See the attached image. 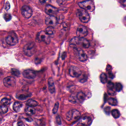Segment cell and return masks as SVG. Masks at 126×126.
Returning a JSON list of instances; mask_svg holds the SVG:
<instances>
[{
  "label": "cell",
  "instance_id": "6",
  "mask_svg": "<svg viewBox=\"0 0 126 126\" xmlns=\"http://www.w3.org/2000/svg\"><path fill=\"white\" fill-rule=\"evenodd\" d=\"M36 49L35 45L33 43L26 44L23 48L24 53L26 56L31 57L33 56L36 52Z\"/></svg>",
  "mask_w": 126,
  "mask_h": 126
},
{
  "label": "cell",
  "instance_id": "26",
  "mask_svg": "<svg viewBox=\"0 0 126 126\" xmlns=\"http://www.w3.org/2000/svg\"><path fill=\"white\" fill-rule=\"evenodd\" d=\"M112 116L115 119L118 118L120 116V113L119 111L116 109H114L111 111Z\"/></svg>",
  "mask_w": 126,
  "mask_h": 126
},
{
  "label": "cell",
  "instance_id": "39",
  "mask_svg": "<svg viewBox=\"0 0 126 126\" xmlns=\"http://www.w3.org/2000/svg\"><path fill=\"white\" fill-rule=\"evenodd\" d=\"M120 1L123 6H126V0H120Z\"/></svg>",
  "mask_w": 126,
  "mask_h": 126
},
{
  "label": "cell",
  "instance_id": "21",
  "mask_svg": "<svg viewBox=\"0 0 126 126\" xmlns=\"http://www.w3.org/2000/svg\"><path fill=\"white\" fill-rule=\"evenodd\" d=\"M76 96L78 101L80 102H83L84 101L86 97L85 94L82 92H79L77 94Z\"/></svg>",
  "mask_w": 126,
  "mask_h": 126
},
{
  "label": "cell",
  "instance_id": "19",
  "mask_svg": "<svg viewBox=\"0 0 126 126\" xmlns=\"http://www.w3.org/2000/svg\"><path fill=\"white\" fill-rule=\"evenodd\" d=\"M25 112L28 115H32L35 114L36 110L34 108L31 106H28L26 107L25 110Z\"/></svg>",
  "mask_w": 126,
  "mask_h": 126
},
{
  "label": "cell",
  "instance_id": "43",
  "mask_svg": "<svg viewBox=\"0 0 126 126\" xmlns=\"http://www.w3.org/2000/svg\"><path fill=\"white\" fill-rule=\"evenodd\" d=\"M3 75V73L2 71L0 69V77Z\"/></svg>",
  "mask_w": 126,
  "mask_h": 126
},
{
  "label": "cell",
  "instance_id": "36",
  "mask_svg": "<svg viewBox=\"0 0 126 126\" xmlns=\"http://www.w3.org/2000/svg\"><path fill=\"white\" fill-rule=\"evenodd\" d=\"M51 0H39L40 2L42 4L47 3L50 1Z\"/></svg>",
  "mask_w": 126,
  "mask_h": 126
},
{
  "label": "cell",
  "instance_id": "8",
  "mask_svg": "<svg viewBox=\"0 0 126 126\" xmlns=\"http://www.w3.org/2000/svg\"><path fill=\"white\" fill-rule=\"evenodd\" d=\"M3 83L7 87H13L16 85V80L12 77H8L3 79Z\"/></svg>",
  "mask_w": 126,
  "mask_h": 126
},
{
  "label": "cell",
  "instance_id": "31",
  "mask_svg": "<svg viewBox=\"0 0 126 126\" xmlns=\"http://www.w3.org/2000/svg\"><path fill=\"white\" fill-rule=\"evenodd\" d=\"M11 73L14 76L16 77L19 76L20 75V73L18 70L15 68H13L11 70Z\"/></svg>",
  "mask_w": 126,
  "mask_h": 126
},
{
  "label": "cell",
  "instance_id": "17",
  "mask_svg": "<svg viewBox=\"0 0 126 126\" xmlns=\"http://www.w3.org/2000/svg\"><path fill=\"white\" fill-rule=\"evenodd\" d=\"M48 84L49 92L51 94H54L55 92V87L53 79L49 78L48 80Z\"/></svg>",
  "mask_w": 126,
  "mask_h": 126
},
{
  "label": "cell",
  "instance_id": "27",
  "mask_svg": "<svg viewBox=\"0 0 126 126\" xmlns=\"http://www.w3.org/2000/svg\"><path fill=\"white\" fill-rule=\"evenodd\" d=\"M108 104L112 106H115L118 104V102L116 99L110 98L108 99Z\"/></svg>",
  "mask_w": 126,
  "mask_h": 126
},
{
  "label": "cell",
  "instance_id": "29",
  "mask_svg": "<svg viewBox=\"0 0 126 126\" xmlns=\"http://www.w3.org/2000/svg\"><path fill=\"white\" fill-rule=\"evenodd\" d=\"M11 102V100L7 98H4L0 101V103L3 105H7L9 104Z\"/></svg>",
  "mask_w": 126,
  "mask_h": 126
},
{
  "label": "cell",
  "instance_id": "28",
  "mask_svg": "<svg viewBox=\"0 0 126 126\" xmlns=\"http://www.w3.org/2000/svg\"><path fill=\"white\" fill-rule=\"evenodd\" d=\"M8 110V108L6 105H0V113H6Z\"/></svg>",
  "mask_w": 126,
  "mask_h": 126
},
{
  "label": "cell",
  "instance_id": "34",
  "mask_svg": "<svg viewBox=\"0 0 126 126\" xmlns=\"http://www.w3.org/2000/svg\"><path fill=\"white\" fill-rule=\"evenodd\" d=\"M56 120L57 123L59 125H61L62 124V121H61V118L59 116L57 115L56 118Z\"/></svg>",
  "mask_w": 126,
  "mask_h": 126
},
{
  "label": "cell",
  "instance_id": "35",
  "mask_svg": "<svg viewBox=\"0 0 126 126\" xmlns=\"http://www.w3.org/2000/svg\"><path fill=\"white\" fill-rule=\"evenodd\" d=\"M104 110L106 113H107V114H109L110 111V107H106L105 108Z\"/></svg>",
  "mask_w": 126,
  "mask_h": 126
},
{
  "label": "cell",
  "instance_id": "11",
  "mask_svg": "<svg viewBox=\"0 0 126 126\" xmlns=\"http://www.w3.org/2000/svg\"><path fill=\"white\" fill-rule=\"evenodd\" d=\"M77 37L83 38L88 34V31L86 27L83 25H80L77 28L76 32Z\"/></svg>",
  "mask_w": 126,
  "mask_h": 126
},
{
  "label": "cell",
  "instance_id": "40",
  "mask_svg": "<svg viewBox=\"0 0 126 126\" xmlns=\"http://www.w3.org/2000/svg\"><path fill=\"white\" fill-rule=\"evenodd\" d=\"M17 125L18 126H24L25 125V124L23 123L22 122H18L17 123Z\"/></svg>",
  "mask_w": 126,
  "mask_h": 126
},
{
  "label": "cell",
  "instance_id": "15",
  "mask_svg": "<svg viewBox=\"0 0 126 126\" xmlns=\"http://www.w3.org/2000/svg\"><path fill=\"white\" fill-rule=\"evenodd\" d=\"M45 11L47 14L50 16H53L57 14L58 10L57 8L54 6L50 5H47L46 7Z\"/></svg>",
  "mask_w": 126,
  "mask_h": 126
},
{
  "label": "cell",
  "instance_id": "23",
  "mask_svg": "<svg viewBox=\"0 0 126 126\" xmlns=\"http://www.w3.org/2000/svg\"><path fill=\"white\" fill-rule=\"evenodd\" d=\"M26 104L28 106H31V107H36L38 105V103L37 101L33 100V99H29L27 101Z\"/></svg>",
  "mask_w": 126,
  "mask_h": 126
},
{
  "label": "cell",
  "instance_id": "42",
  "mask_svg": "<svg viewBox=\"0 0 126 126\" xmlns=\"http://www.w3.org/2000/svg\"><path fill=\"white\" fill-rule=\"evenodd\" d=\"M26 119V121L29 122H32V119L31 118H28Z\"/></svg>",
  "mask_w": 126,
  "mask_h": 126
},
{
  "label": "cell",
  "instance_id": "16",
  "mask_svg": "<svg viewBox=\"0 0 126 126\" xmlns=\"http://www.w3.org/2000/svg\"><path fill=\"white\" fill-rule=\"evenodd\" d=\"M23 75L25 78L28 79H34L36 77V72L31 70H26L23 72Z\"/></svg>",
  "mask_w": 126,
  "mask_h": 126
},
{
  "label": "cell",
  "instance_id": "5",
  "mask_svg": "<svg viewBox=\"0 0 126 126\" xmlns=\"http://www.w3.org/2000/svg\"><path fill=\"white\" fill-rule=\"evenodd\" d=\"M36 40L38 42H44L46 44H48L50 42V39L48 34L45 31L40 32L37 33L36 37Z\"/></svg>",
  "mask_w": 126,
  "mask_h": 126
},
{
  "label": "cell",
  "instance_id": "20",
  "mask_svg": "<svg viewBox=\"0 0 126 126\" xmlns=\"http://www.w3.org/2000/svg\"><path fill=\"white\" fill-rule=\"evenodd\" d=\"M22 107V103L19 102H16L13 105V109L15 112H19L21 110Z\"/></svg>",
  "mask_w": 126,
  "mask_h": 126
},
{
  "label": "cell",
  "instance_id": "4",
  "mask_svg": "<svg viewBox=\"0 0 126 126\" xmlns=\"http://www.w3.org/2000/svg\"><path fill=\"white\" fill-rule=\"evenodd\" d=\"M76 15L81 22L83 23H87L90 20L89 14L84 9H78L77 11Z\"/></svg>",
  "mask_w": 126,
  "mask_h": 126
},
{
  "label": "cell",
  "instance_id": "32",
  "mask_svg": "<svg viewBox=\"0 0 126 126\" xmlns=\"http://www.w3.org/2000/svg\"><path fill=\"white\" fill-rule=\"evenodd\" d=\"M59 104L58 102H56L54 105V107L53 110V113L54 114H56L57 112L58 109H59Z\"/></svg>",
  "mask_w": 126,
  "mask_h": 126
},
{
  "label": "cell",
  "instance_id": "33",
  "mask_svg": "<svg viewBox=\"0 0 126 126\" xmlns=\"http://www.w3.org/2000/svg\"><path fill=\"white\" fill-rule=\"evenodd\" d=\"M4 19L6 21H8L11 19V16L9 14H5L4 16Z\"/></svg>",
  "mask_w": 126,
  "mask_h": 126
},
{
  "label": "cell",
  "instance_id": "38",
  "mask_svg": "<svg viewBox=\"0 0 126 126\" xmlns=\"http://www.w3.org/2000/svg\"><path fill=\"white\" fill-rule=\"evenodd\" d=\"M64 19V16H60V17L59 18V21H58V22L59 23H61V21H62V22L63 20V19Z\"/></svg>",
  "mask_w": 126,
  "mask_h": 126
},
{
  "label": "cell",
  "instance_id": "44",
  "mask_svg": "<svg viewBox=\"0 0 126 126\" xmlns=\"http://www.w3.org/2000/svg\"><path fill=\"white\" fill-rule=\"evenodd\" d=\"M3 118V116H2V115L1 114H0V121L2 120V119Z\"/></svg>",
  "mask_w": 126,
  "mask_h": 126
},
{
  "label": "cell",
  "instance_id": "2",
  "mask_svg": "<svg viewBox=\"0 0 126 126\" xmlns=\"http://www.w3.org/2000/svg\"><path fill=\"white\" fill-rule=\"evenodd\" d=\"M81 116L80 112L76 109L68 111L66 114V118L68 121L74 122L79 120Z\"/></svg>",
  "mask_w": 126,
  "mask_h": 126
},
{
  "label": "cell",
  "instance_id": "24",
  "mask_svg": "<svg viewBox=\"0 0 126 126\" xmlns=\"http://www.w3.org/2000/svg\"><path fill=\"white\" fill-rule=\"evenodd\" d=\"M45 32L48 35H52L55 32V30L53 27L48 26V27L46 29Z\"/></svg>",
  "mask_w": 126,
  "mask_h": 126
},
{
  "label": "cell",
  "instance_id": "18",
  "mask_svg": "<svg viewBox=\"0 0 126 126\" xmlns=\"http://www.w3.org/2000/svg\"><path fill=\"white\" fill-rule=\"evenodd\" d=\"M108 93L110 95H113L115 94V85L113 82L110 81L107 84Z\"/></svg>",
  "mask_w": 126,
  "mask_h": 126
},
{
  "label": "cell",
  "instance_id": "30",
  "mask_svg": "<svg viewBox=\"0 0 126 126\" xmlns=\"http://www.w3.org/2000/svg\"><path fill=\"white\" fill-rule=\"evenodd\" d=\"M122 88H123V87H122V85L121 83H119V82L116 83L115 89L116 91L118 92H120L122 90Z\"/></svg>",
  "mask_w": 126,
  "mask_h": 126
},
{
  "label": "cell",
  "instance_id": "10",
  "mask_svg": "<svg viewBox=\"0 0 126 126\" xmlns=\"http://www.w3.org/2000/svg\"><path fill=\"white\" fill-rule=\"evenodd\" d=\"M22 15L26 18L29 19L30 18L33 14V11L29 6H23L21 9Z\"/></svg>",
  "mask_w": 126,
  "mask_h": 126
},
{
  "label": "cell",
  "instance_id": "9",
  "mask_svg": "<svg viewBox=\"0 0 126 126\" xmlns=\"http://www.w3.org/2000/svg\"><path fill=\"white\" fill-rule=\"evenodd\" d=\"M69 71L70 76L73 78H78L81 74L80 69L78 67L74 65L71 66Z\"/></svg>",
  "mask_w": 126,
  "mask_h": 126
},
{
  "label": "cell",
  "instance_id": "3",
  "mask_svg": "<svg viewBox=\"0 0 126 126\" xmlns=\"http://www.w3.org/2000/svg\"><path fill=\"white\" fill-rule=\"evenodd\" d=\"M79 6L81 9L90 12H93L95 9V5L91 0H85L78 3Z\"/></svg>",
  "mask_w": 126,
  "mask_h": 126
},
{
  "label": "cell",
  "instance_id": "12",
  "mask_svg": "<svg viewBox=\"0 0 126 126\" xmlns=\"http://www.w3.org/2000/svg\"><path fill=\"white\" fill-rule=\"evenodd\" d=\"M57 22V19L54 16H49L46 19V24L48 26H51L54 28L56 25Z\"/></svg>",
  "mask_w": 126,
  "mask_h": 126
},
{
  "label": "cell",
  "instance_id": "25",
  "mask_svg": "<svg viewBox=\"0 0 126 126\" xmlns=\"http://www.w3.org/2000/svg\"><path fill=\"white\" fill-rule=\"evenodd\" d=\"M100 79L101 82L103 84H105L107 81V77L104 73H102L100 75Z\"/></svg>",
  "mask_w": 126,
  "mask_h": 126
},
{
  "label": "cell",
  "instance_id": "1",
  "mask_svg": "<svg viewBox=\"0 0 126 126\" xmlns=\"http://www.w3.org/2000/svg\"><path fill=\"white\" fill-rule=\"evenodd\" d=\"M70 45L71 47H76L77 45H79L84 48H88L90 46V43L86 39L80 37H75L71 39L70 41Z\"/></svg>",
  "mask_w": 126,
  "mask_h": 126
},
{
  "label": "cell",
  "instance_id": "13",
  "mask_svg": "<svg viewBox=\"0 0 126 126\" xmlns=\"http://www.w3.org/2000/svg\"><path fill=\"white\" fill-rule=\"evenodd\" d=\"M6 42L9 45L14 46L18 43V38L16 35L11 34L8 36L6 37Z\"/></svg>",
  "mask_w": 126,
  "mask_h": 126
},
{
  "label": "cell",
  "instance_id": "7",
  "mask_svg": "<svg viewBox=\"0 0 126 126\" xmlns=\"http://www.w3.org/2000/svg\"><path fill=\"white\" fill-rule=\"evenodd\" d=\"M75 53L76 56L79 61L84 62L88 60V56L84 51L81 48H76Z\"/></svg>",
  "mask_w": 126,
  "mask_h": 126
},
{
  "label": "cell",
  "instance_id": "41",
  "mask_svg": "<svg viewBox=\"0 0 126 126\" xmlns=\"http://www.w3.org/2000/svg\"><path fill=\"white\" fill-rule=\"evenodd\" d=\"M109 77H110V78H111V79H113V78L114 77V76H113V74L112 73H109Z\"/></svg>",
  "mask_w": 126,
  "mask_h": 126
},
{
  "label": "cell",
  "instance_id": "22",
  "mask_svg": "<svg viewBox=\"0 0 126 126\" xmlns=\"http://www.w3.org/2000/svg\"><path fill=\"white\" fill-rule=\"evenodd\" d=\"M68 100L70 102L73 104H76L79 102L77 97L76 95L74 94H71Z\"/></svg>",
  "mask_w": 126,
  "mask_h": 126
},
{
  "label": "cell",
  "instance_id": "14",
  "mask_svg": "<svg viewBox=\"0 0 126 126\" xmlns=\"http://www.w3.org/2000/svg\"><path fill=\"white\" fill-rule=\"evenodd\" d=\"M92 121L91 118L85 116L79 119L77 125L79 126H90L91 125Z\"/></svg>",
  "mask_w": 126,
  "mask_h": 126
},
{
  "label": "cell",
  "instance_id": "37",
  "mask_svg": "<svg viewBox=\"0 0 126 126\" xmlns=\"http://www.w3.org/2000/svg\"><path fill=\"white\" fill-rule=\"evenodd\" d=\"M10 8V4L9 2H7L6 4L5 9L6 10H8Z\"/></svg>",
  "mask_w": 126,
  "mask_h": 126
}]
</instances>
